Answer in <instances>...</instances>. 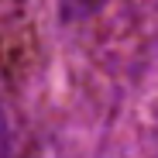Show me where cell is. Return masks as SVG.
<instances>
[{
  "label": "cell",
  "instance_id": "6da1fadb",
  "mask_svg": "<svg viewBox=\"0 0 158 158\" xmlns=\"http://www.w3.org/2000/svg\"><path fill=\"white\" fill-rule=\"evenodd\" d=\"M0 158H10V134H7V120L0 110Z\"/></svg>",
  "mask_w": 158,
  "mask_h": 158
}]
</instances>
